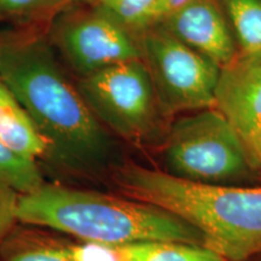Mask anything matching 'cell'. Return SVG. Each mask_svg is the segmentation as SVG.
I'll return each mask as SVG.
<instances>
[{
	"instance_id": "cell-1",
	"label": "cell",
	"mask_w": 261,
	"mask_h": 261,
	"mask_svg": "<svg viewBox=\"0 0 261 261\" xmlns=\"http://www.w3.org/2000/svg\"><path fill=\"white\" fill-rule=\"evenodd\" d=\"M0 77L47 142L48 162L86 173L109 159L108 130L68 76L45 31H0Z\"/></svg>"
},
{
	"instance_id": "cell-2",
	"label": "cell",
	"mask_w": 261,
	"mask_h": 261,
	"mask_svg": "<svg viewBox=\"0 0 261 261\" xmlns=\"http://www.w3.org/2000/svg\"><path fill=\"white\" fill-rule=\"evenodd\" d=\"M113 180L126 197L191 225L227 261L261 253V187L201 184L135 163L116 167Z\"/></svg>"
},
{
	"instance_id": "cell-3",
	"label": "cell",
	"mask_w": 261,
	"mask_h": 261,
	"mask_svg": "<svg viewBox=\"0 0 261 261\" xmlns=\"http://www.w3.org/2000/svg\"><path fill=\"white\" fill-rule=\"evenodd\" d=\"M18 221L83 242L202 244V234L167 211L129 197L45 182L19 195Z\"/></svg>"
},
{
	"instance_id": "cell-4",
	"label": "cell",
	"mask_w": 261,
	"mask_h": 261,
	"mask_svg": "<svg viewBox=\"0 0 261 261\" xmlns=\"http://www.w3.org/2000/svg\"><path fill=\"white\" fill-rule=\"evenodd\" d=\"M165 161L172 175L214 185L246 179L254 167L241 137L215 108L173 123L165 142Z\"/></svg>"
},
{
	"instance_id": "cell-5",
	"label": "cell",
	"mask_w": 261,
	"mask_h": 261,
	"mask_svg": "<svg viewBox=\"0 0 261 261\" xmlns=\"http://www.w3.org/2000/svg\"><path fill=\"white\" fill-rule=\"evenodd\" d=\"M75 84L98 121L121 138L143 144L158 132L163 114L142 60L113 65Z\"/></svg>"
},
{
	"instance_id": "cell-6",
	"label": "cell",
	"mask_w": 261,
	"mask_h": 261,
	"mask_svg": "<svg viewBox=\"0 0 261 261\" xmlns=\"http://www.w3.org/2000/svg\"><path fill=\"white\" fill-rule=\"evenodd\" d=\"M163 115L214 108L220 68L162 25L137 35Z\"/></svg>"
},
{
	"instance_id": "cell-7",
	"label": "cell",
	"mask_w": 261,
	"mask_h": 261,
	"mask_svg": "<svg viewBox=\"0 0 261 261\" xmlns=\"http://www.w3.org/2000/svg\"><path fill=\"white\" fill-rule=\"evenodd\" d=\"M45 33L75 80L113 65L142 60L136 34L84 3L58 15Z\"/></svg>"
},
{
	"instance_id": "cell-8",
	"label": "cell",
	"mask_w": 261,
	"mask_h": 261,
	"mask_svg": "<svg viewBox=\"0 0 261 261\" xmlns=\"http://www.w3.org/2000/svg\"><path fill=\"white\" fill-rule=\"evenodd\" d=\"M214 108L230 122L248 150L261 133V51L238 52L220 68Z\"/></svg>"
},
{
	"instance_id": "cell-9",
	"label": "cell",
	"mask_w": 261,
	"mask_h": 261,
	"mask_svg": "<svg viewBox=\"0 0 261 261\" xmlns=\"http://www.w3.org/2000/svg\"><path fill=\"white\" fill-rule=\"evenodd\" d=\"M159 24L219 68L238 55L236 39L220 0H194Z\"/></svg>"
},
{
	"instance_id": "cell-10",
	"label": "cell",
	"mask_w": 261,
	"mask_h": 261,
	"mask_svg": "<svg viewBox=\"0 0 261 261\" xmlns=\"http://www.w3.org/2000/svg\"><path fill=\"white\" fill-rule=\"evenodd\" d=\"M71 244L60 232L18 221L0 246V261H73Z\"/></svg>"
},
{
	"instance_id": "cell-11",
	"label": "cell",
	"mask_w": 261,
	"mask_h": 261,
	"mask_svg": "<svg viewBox=\"0 0 261 261\" xmlns=\"http://www.w3.org/2000/svg\"><path fill=\"white\" fill-rule=\"evenodd\" d=\"M0 142L27 159L48 161L50 148L27 110L0 77Z\"/></svg>"
},
{
	"instance_id": "cell-12",
	"label": "cell",
	"mask_w": 261,
	"mask_h": 261,
	"mask_svg": "<svg viewBox=\"0 0 261 261\" xmlns=\"http://www.w3.org/2000/svg\"><path fill=\"white\" fill-rule=\"evenodd\" d=\"M83 0H0V25L11 29H40Z\"/></svg>"
},
{
	"instance_id": "cell-13",
	"label": "cell",
	"mask_w": 261,
	"mask_h": 261,
	"mask_svg": "<svg viewBox=\"0 0 261 261\" xmlns=\"http://www.w3.org/2000/svg\"><path fill=\"white\" fill-rule=\"evenodd\" d=\"M138 35L160 22V0H83Z\"/></svg>"
},
{
	"instance_id": "cell-14",
	"label": "cell",
	"mask_w": 261,
	"mask_h": 261,
	"mask_svg": "<svg viewBox=\"0 0 261 261\" xmlns=\"http://www.w3.org/2000/svg\"><path fill=\"white\" fill-rule=\"evenodd\" d=\"M238 52L261 51V0H220Z\"/></svg>"
},
{
	"instance_id": "cell-15",
	"label": "cell",
	"mask_w": 261,
	"mask_h": 261,
	"mask_svg": "<svg viewBox=\"0 0 261 261\" xmlns=\"http://www.w3.org/2000/svg\"><path fill=\"white\" fill-rule=\"evenodd\" d=\"M0 182L24 195L35 191L46 181L38 161L17 154L0 142Z\"/></svg>"
},
{
	"instance_id": "cell-16",
	"label": "cell",
	"mask_w": 261,
	"mask_h": 261,
	"mask_svg": "<svg viewBox=\"0 0 261 261\" xmlns=\"http://www.w3.org/2000/svg\"><path fill=\"white\" fill-rule=\"evenodd\" d=\"M139 261H227L202 244L179 242L146 243Z\"/></svg>"
},
{
	"instance_id": "cell-17",
	"label": "cell",
	"mask_w": 261,
	"mask_h": 261,
	"mask_svg": "<svg viewBox=\"0 0 261 261\" xmlns=\"http://www.w3.org/2000/svg\"><path fill=\"white\" fill-rule=\"evenodd\" d=\"M146 243L104 244L73 241V261H139Z\"/></svg>"
},
{
	"instance_id": "cell-18",
	"label": "cell",
	"mask_w": 261,
	"mask_h": 261,
	"mask_svg": "<svg viewBox=\"0 0 261 261\" xmlns=\"http://www.w3.org/2000/svg\"><path fill=\"white\" fill-rule=\"evenodd\" d=\"M19 194L0 182V246L18 223Z\"/></svg>"
},
{
	"instance_id": "cell-19",
	"label": "cell",
	"mask_w": 261,
	"mask_h": 261,
	"mask_svg": "<svg viewBox=\"0 0 261 261\" xmlns=\"http://www.w3.org/2000/svg\"><path fill=\"white\" fill-rule=\"evenodd\" d=\"M191 2L194 0H160V22Z\"/></svg>"
},
{
	"instance_id": "cell-20",
	"label": "cell",
	"mask_w": 261,
	"mask_h": 261,
	"mask_svg": "<svg viewBox=\"0 0 261 261\" xmlns=\"http://www.w3.org/2000/svg\"><path fill=\"white\" fill-rule=\"evenodd\" d=\"M248 154H249V158L252 160L253 166H260L261 167V133L249 145Z\"/></svg>"
}]
</instances>
